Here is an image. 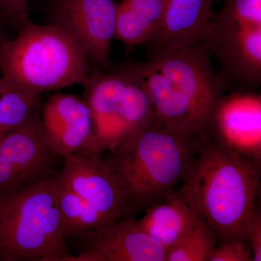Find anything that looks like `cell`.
<instances>
[{"instance_id": "6da1fadb", "label": "cell", "mask_w": 261, "mask_h": 261, "mask_svg": "<svg viewBox=\"0 0 261 261\" xmlns=\"http://www.w3.org/2000/svg\"><path fill=\"white\" fill-rule=\"evenodd\" d=\"M205 42L173 49H154L147 61L123 67L140 82L156 118L184 137L203 140L211 113L225 93Z\"/></svg>"}, {"instance_id": "7a4b0ae2", "label": "cell", "mask_w": 261, "mask_h": 261, "mask_svg": "<svg viewBox=\"0 0 261 261\" xmlns=\"http://www.w3.org/2000/svg\"><path fill=\"white\" fill-rule=\"evenodd\" d=\"M260 179V164L206 137L176 192L208 226L218 243L247 240Z\"/></svg>"}, {"instance_id": "3957f363", "label": "cell", "mask_w": 261, "mask_h": 261, "mask_svg": "<svg viewBox=\"0 0 261 261\" xmlns=\"http://www.w3.org/2000/svg\"><path fill=\"white\" fill-rule=\"evenodd\" d=\"M200 139L184 137L158 120L105 159L133 214L161 202L184 181L200 148Z\"/></svg>"}, {"instance_id": "277c9868", "label": "cell", "mask_w": 261, "mask_h": 261, "mask_svg": "<svg viewBox=\"0 0 261 261\" xmlns=\"http://www.w3.org/2000/svg\"><path fill=\"white\" fill-rule=\"evenodd\" d=\"M89 63L74 38L53 23L39 25L28 19L14 39L0 45L2 77L34 96L83 85L90 73Z\"/></svg>"}, {"instance_id": "5b68a950", "label": "cell", "mask_w": 261, "mask_h": 261, "mask_svg": "<svg viewBox=\"0 0 261 261\" xmlns=\"http://www.w3.org/2000/svg\"><path fill=\"white\" fill-rule=\"evenodd\" d=\"M55 177L0 195V260L66 261L69 256Z\"/></svg>"}, {"instance_id": "8992f818", "label": "cell", "mask_w": 261, "mask_h": 261, "mask_svg": "<svg viewBox=\"0 0 261 261\" xmlns=\"http://www.w3.org/2000/svg\"><path fill=\"white\" fill-rule=\"evenodd\" d=\"M83 86L102 153L115 150L155 121L145 89L121 68L112 73L94 68Z\"/></svg>"}, {"instance_id": "52a82bcc", "label": "cell", "mask_w": 261, "mask_h": 261, "mask_svg": "<svg viewBox=\"0 0 261 261\" xmlns=\"http://www.w3.org/2000/svg\"><path fill=\"white\" fill-rule=\"evenodd\" d=\"M221 68L225 88H257L261 84V27L232 23L214 14L205 42Z\"/></svg>"}, {"instance_id": "ba28073f", "label": "cell", "mask_w": 261, "mask_h": 261, "mask_svg": "<svg viewBox=\"0 0 261 261\" xmlns=\"http://www.w3.org/2000/svg\"><path fill=\"white\" fill-rule=\"evenodd\" d=\"M51 15L53 23L74 38L94 68L110 66V49L116 31L114 0H53Z\"/></svg>"}, {"instance_id": "9c48e42d", "label": "cell", "mask_w": 261, "mask_h": 261, "mask_svg": "<svg viewBox=\"0 0 261 261\" xmlns=\"http://www.w3.org/2000/svg\"><path fill=\"white\" fill-rule=\"evenodd\" d=\"M206 137L261 165V95L251 89L223 94L211 113Z\"/></svg>"}, {"instance_id": "30bf717a", "label": "cell", "mask_w": 261, "mask_h": 261, "mask_svg": "<svg viewBox=\"0 0 261 261\" xmlns=\"http://www.w3.org/2000/svg\"><path fill=\"white\" fill-rule=\"evenodd\" d=\"M75 240L78 254H70L66 261H166L167 254L135 216L121 218Z\"/></svg>"}, {"instance_id": "8fae6325", "label": "cell", "mask_w": 261, "mask_h": 261, "mask_svg": "<svg viewBox=\"0 0 261 261\" xmlns=\"http://www.w3.org/2000/svg\"><path fill=\"white\" fill-rule=\"evenodd\" d=\"M40 116L46 142L60 157L102 154L93 115L84 99L55 94L41 107Z\"/></svg>"}, {"instance_id": "7c38bea8", "label": "cell", "mask_w": 261, "mask_h": 261, "mask_svg": "<svg viewBox=\"0 0 261 261\" xmlns=\"http://www.w3.org/2000/svg\"><path fill=\"white\" fill-rule=\"evenodd\" d=\"M58 181L87 201L109 221L135 216L109 163L101 154L65 158Z\"/></svg>"}, {"instance_id": "4fadbf2b", "label": "cell", "mask_w": 261, "mask_h": 261, "mask_svg": "<svg viewBox=\"0 0 261 261\" xmlns=\"http://www.w3.org/2000/svg\"><path fill=\"white\" fill-rule=\"evenodd\" d=\"M40 110L0 138V153L18 170L24 188L55 177L58 159L43 133Z\"/></svg>"}, {"instance_id": "5bb4252c", "label": "cell", "mask_w": 261, "mask_h": 261, "mask_svg": "<svg viewBox=\"0 0 261 261\" xmlns=\"http://www.w3.org/2000/svg\"><path fill=\"white\" fill-rule=\"evenodd\" d=\"M216 0H163L161 27L154 49H173L205 42Z\"/></svg>"}, {"instance_id": "9a60e30c", "label": "cell", "mask_w": 261, "mask_h": 261, "mask_svg": "<svg viewBox=\"0 0 261 261\" xmlns=\"http://www.w3.org/2000/svg\"><path fill=\"white\" fill-rule=\"evenodd\" d=\"M146 211L139 223L167 251L191 231L197 219L195 211L173 190L165 200Z\"/></svg>"}, {"instance_id": "2e32d148", "label": "cell", "mask_w": 261, "mask_h": 261, "mask_svg": "<svg viewBox=\"0 0 261 261\" xmlns=\"http://www.w3.org/2000/svg\"><path fill=\"white\" fill-rule=\"evenodd\" d=\"M162 14L163 0H121L116 3V39L128 47L152 44Z\"/></svg>"}, {"instance_id": "e0dca14e", "label": "cell", "mask_w": 261, "mask_h": 261, "mask_svg": "<svg viewBox=\"0 0 261 261\" xmlns=\"http://www.w3.org/2000/svg\"><path fill=\"white\" fill-rule=\"evenodd\" d=\"M55 181L57 202L61 213L65 241L75 240L84 233L110 224L87 201L60 183L56 176Z\"/></svg>"}, {"instance_id": "ac0fdd59", "label": "cell", "mask_w": 261, "mask_h": 261, "mask_svg": "<svg viewBox=\"0 0 261 261\" xmlns=\"http://www.w3.org/2000/svg\"><path fill=\"white\" fill-rule=\"evenodd\" d=\"M39 108V96L24 92L0 78V138Z\"/></svg>"}, {"instance_id": "d6986e66", "label": "cell", "mask_w": 261, "mask_h": 261, "mask_svg": "<svg viewBox=\"0 0 261 261\" xmlns=\"http://www.w3.org/2000/svg\"><path fill=\"white\" fill-rule=\"evenodd\" d=\"M217 244L210 228L197 216L191 231L168 250L166 261H208Z\"/></svg>"}, {"instance_id": "ffe728a7", "label": "cell", "mask_w": 261, "mask_h": 261, "mask_svg": "<svg viewBox=\"0 0 261 261\" xmlns=\"http://www.w3.org/2000/svg\"><path fill=\"white\" fill-rule=\"evenodd\" d=\"M218 18L232 23L261 27V0H224Z\"/></svg>"}, {"instance_id": "44dd1931", "label": "cell", "mask_w": 261, "mask_h": 261, "mask_svg": "<svg viewBox=\"0 0 261 261\" xmlns=\"http://www.w3.org/2000/svg\"><path fill=\"white\" fill-rule=\"evenodd\" d=\"M208 261H253V258L247 240H233L218 243Z\"/></svg>"}, {"instance_id": "7402d4cb", "label": "cell", "mask_w": 261, "mask_h": 261, "mask_svg": "<svg viewBox=\"0 0 261 261\" xmlns=\"http://www.w3.org/2000/svg\"><path fill=\"white\" fill-rule=\"evenodd\" d=\"M24 189L17 168L0 153V195L15 193Z\"/></svg>"}, {"instance_id": "603a6c76", "label": "cell", "mask_w": 261, "mask_h": 261, "mask_svg": "<svg viewBox=\"0 0 261 261\" xmlns=\"http://www.w3.org/2000/svg\"><path fill=\"white\" fill-rule=\"evenodd\" d=\"M247 240L252 250L253 261H260L261 213L257 205L247 228Z\"/></svg>"}, {"instance_id": "cb8c5ba5", "label": "cell", "mask_w": 261, "mask_h": 261, "mask_svg": "<svg viewBox=\"0 0 261 261\" xmlns=\"http://www.w3.org/2000/svg\"><path fill=\"white\" fill-rule=\"evenodd\" d=\"M29 0H3L2 13L5 18L21 27L29 19Z\"/></svg>"}, {"instance_id": "d4e9b609", "label": "cell", "mask_w": 261, "mask_h": 261, "mask_svg": "<svg viewBox=\"0 0 261 261\" xmlns=\"http://www.w3.org/2000/svg\"><path fill=\"white\" fill-rule=\"evenodd\" d=\"M5 40V39L4 34H3V29H2L1 25H0V45H1L2 43L4 42Z\"/></svg>"}, {"instance_id": "484cf974", "label": "cell", "mask_w": 261, "mask_h": 261, "mask_svg": "<svg viewBox=\"0 0 261 261\" xmlns=\"http://www.w3.org/2000/svg\"><path fill=\"white\" fill-rule=\"evenodd\" d=\"M3 0H0V10H2V8H3Z\"/></svg>"}, {"instance_id": "4316f807", "label": "cell", "mask_w": 261, "mask_h": 261, "mask_svg": "<svg viewBox=\"0 0 261 261\" xmlns=\"http://www.w3.org/2000/svg\"><path fill=\"white\" fill-rule=\"evenodd\" d=\"M216 1H219V0H216Z\"/></svg>"}]
</instances>
